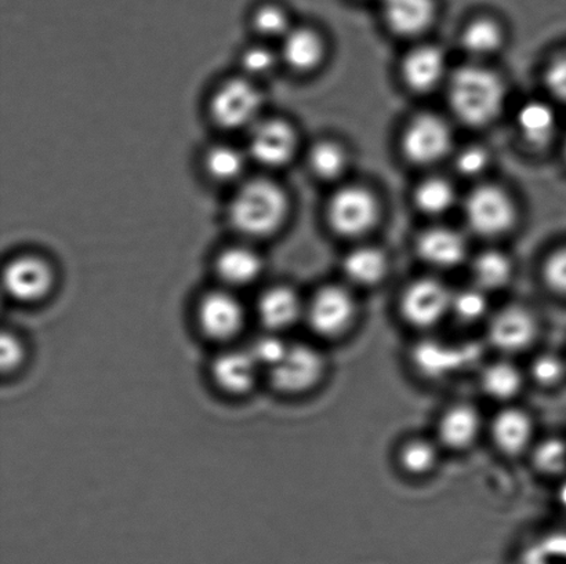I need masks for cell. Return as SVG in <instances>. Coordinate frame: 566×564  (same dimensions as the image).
Instances as JSON below:
<instances>
[{
	"label": "cell",
	"instance_id": "cell-1",
	"mask_svg": "<svg viewBox=\"0 0 566 564\" xmlns=\"http://www.w3.org/2000/svg\"><path fill=\"white\" fill-rule=\"evenodd\" d=\"M287 214L285 192L275 182L248 181L237 191L230 204V221L240 234L264 237L281 228Z\"/></svg>",
	"mask_w": 566,
	"mask_h": 564
},
{
	"label": "cell",
	"instance_id": "cell-2",
	"mask_svg": "<svg viewBox=\"0 0 566 564\" xmlns=\"http://www.w3.org/2000/svg\"><path fill=\"white\" fill-rule=\"evenodd\" d=\"M449 99L454 114L464 124H490L501 113L504 102L503 83L493 72L480 66H463L454 72L449 86Z\"/></svg>",
	"mask_w": 566,
	"mask_h": 564
},
{
	"label": "cell",
	"instance_id": "cell-3",
	"mask_svg": "<svg viewBox=\"0 0 566 564\" xmlns=\"http://www.w3.org/2000/svg\"><path fill=\"white\" fill-rule=\"evenodd\" d=\"M358 307L354 296L342 286H325L315 292L305 309L311 329L325 339L346 334L357 318Z\"/></svg>",
	"mask_w": 566,
	"mask_h": 564
},
{
	"label": "cell",
	"instance_id": "cell-4",
	"mask_svg": "<svg viewBox=\"0 0 566 564\" xmlns=\"http://www.w3.org/2000/svg\"><path fill=\"white\" fill-rule=\"evenodd\" d=\"M453 295L440 280L419 279L408 286L399 301V312L412 328H434L451 312Z\"/></svg>",
	"mask_w": 566,
	"mask_h": 564
},
{
	"label": "cell",
	"instance_id": "cell-5",
	"mask_svg": "<svg viewBox=\"0 0 566 564\" xmlns=\"http://www.w3.org/2000/svg\"><path fill=\"white\" fill-rule=\"evenodd\" d=\"M263 107V96L248 79L223 83L212 98V115L226 129H243L256 124Z\"/></svg>",
	"mask_w": 566,
	"mask_h": 564
},
{
	"label": "cell",
	"instance_id": "cell-6",
	"mask_svg": "<svg viewBox=\"0 0 566 564\" xmlns=\"http://www.w3.org/2000/svg\"><path fill=\"white\" fill-rule=\"evenodd\" d=\"M326 363L322 353L308 345H289L281 361L270 369L271 383L286 394H300L319 383Z\"/></svg>",
	"mask_w": 566,
	"mask_h": 564
},
{
	"label": "cell",
	"instance_id": "cell-7",
	"mask_svg": "<svg viewBox=\"0 0 566 564\" xmlns=\"http://www.w3.org/2000/svg\"><path fill=\"white\" fill-rule=\"evenodd\" d=\"M465 217L471 228L481 235L503 234L514 223V207L510 198L496 187H481L465 203Z\"/></svg>",
	"mask_w": 566,
	"mask_h": 564
},
{
	"label": "cell",
	"instance_id": "cell-8",
	"mask_svg": "<svg viewBox=\"0 0 566 564\" xmlns=\"http://www.w3.org/2000/svg\"><path fill=\"white\" fill-rule=\"evenodd\" d=\"M327 214L337 234L358 236L375 225L377 204L368 191L348 187L333 196Z\"/></svg>",
	"mask_w": 566,
	"mask_h": 564
},
{
	"label": "cell",
	"instance_id": "cell-9",
	"mask_svg": "<svg viewBox=\"0 0 566 564\" xmlns=\"http://www.w3.org/2000/svg\"><path fill=\"white\" fill-rule=\"evenodd\" d=\"M539 324L534 312L521 306L501 309L491 319L488 337L496 350L504 353H517L534 344Z\"/></svg>",
	"mask_w": 566,
	"mask_h": 564
},
{
	"label": "cell",
	"instance_id": "cell-10",
	"mask_svg": "<svg viewBox=\"0 0 566 564\" xmlns=\"http://www.w3.org/2000/svg\"><path fill=\"white\" fill-rule=\"evenodd\" d=\"M296 149V135L286 121L258 120L249 135V153L259 163L280 168L292 159Z\"/></svg>",
	"mask_w": 566,
	"mask_h": 564
},
{
	"label": "cell",
	"instance_id": "cell-11",
	"mask_svg": "<svg viewBox=\"0 0 566 564\" xmlns=\"http://www.w3.org/2000/svg\"><path fill=\"white\" fill-rule=\"evenodd\" d=\"M452 137L448 125L434 115H421L403 136V151L415 163L427 164L446 157Z\"/></svg>",
	"mask_w": 566,
	"mask_h": 564
},
{
	"label": "cell",
	"instance_id": "cell-12",
	"mask_svg": "<svg viewBox=\"0 0 566 564\" xmlns=\"http://www.w3.org/2000/svg\"><path fill=\"white\" fill-rule=\"evenodd\" d=\"M3 286L6 292L14 300H41L52 289L53 270L39 257L14 258L4 268Z\"/></svg>",
	"mask_w": 566,
	"mask_h": 564
},
{
	"label": "cell",
	"instance_id": "cell-13",
	"mask_svg": "<svg viewBox=\"0 0 566 564\" xmlns=\"http://www.w3.org/2000/svg\"><path fill=\"white\" fill-rule=\"evenodd\" d=\"M198 318L205 333L212 339L226 340L240 331L243 309L240 301L230 292L214 291L203 297Z\"/></svg>",
	"mask_w": 566,
	"mask_h": 564
},
{
	"label": "cell",
	"instance_id": "cell-14",
	"mask_svg": "<svg viewBox=\"0 0 566 564\" xmlns=\"http://www.w3.org/2000/svg\"><path fill=\"white\" fill-rule=\"evenodd\" d=\"M491 434L493 444L504 456H520L530 449L534 438V422L523 408H504L493 418Z\"/></svg>",
	"mask_w": 566,
	"mask_h": 564
},
{
	"label": "cell",
	"instance_id": "cell-15",
	"mask_svg": "<svg viewBox=\"0 0 566 564\" xmlns=\"http://www.w3.org/2000/svg\"><path fill=\"white\" fill-rule=\"evenodd\" d=\"M482 429L481 414L474 406L454 405L442 414L438 423V439L447 449L462 451L479 439Z\"/></svg>",
	"mask_w": 566,
	"mask_h": 564
},
{
	"label": "cell",
	"instance_id": "cell-16",
	"mask_svg": "<svg viewBox=\"0 0 566 564\" xmlns=\"http://www.w3.org/2000/svg\"><path fill=\"white\" fill-rule=\"evenodd\" d=\"M259 370V363L249 350L221 353L213 364L216 383L232 394H242L251 389Z\"/></svg>",
	"mask_w": 566,
	"mask_h": 564
},
{
	"label": "cell",
	"instance_id": "cell-17",
	"mask_svg": "<svg viewBox=\"0 0 566 564\" xmlns=\"http://www.w3.org/2000/svg\"><path fill=\"white\" fill-rule=\"evenodd\" d=\"M388 25L399 35H416L431 24L434 0H381Z\"/></svg>",
	"mask_w": 566,
	"mask_h": 564
},
{
	"label": "cell",
	"instance_id": "cell-18",
	"mask_svg": "<svg viewBox=\"0 0 566 564\" xmlns=\"http://www.w3.org/2000/svg\"><path fill=\"white\" fill-rule=\"evenodd\" d=\"M419 254L432 267L454 268L464 259L465 243L463 237L452 230H431L420 237Z\"/></svg>",
	"mask_w": 566,
	"mask_h": 564
},
{
	"label": "cell",
	"instance_id": "cell-19",
	"mask_svg": "<svg viewBox=\"0 0 566 564\" xmlns=\"http://www.w3.org/2000/svg\"><path fill=\"white\" fill-rule=\"evenodd\" d=\"M303 312L305 309L297 292L285 286L265 291L259 301V317L271 330L291 328Z\"/></svg>",
	"mask_w": 566,
	"mask_h": 564
},
{
	"label": "cell",
	"instance_id": "cell-20",
	"mask_svg": "<svg viewBox=\"0 0 566 564\" xmlns=\"http://www.w3.org/2000/svg\"><path fill=\"white\" fill-rule=\"evenodd\" d=\"M446 71V58L440 49L424 46L416 49L405 60L403 77L413 91L426 92L441 81Z\"/></svg>",
	"mask_w": 566,
	"mask_h": 564
},
{
	"label": "cell",
	"instance_id": "cell-21",
	"mask_svg": "<svg viewBox=\"0 0 566 564\" xmlns=\"http://www.w3.org/2000/svg\"><path fill=\"white\" fill-rule=\"evenodd\" d=\"M282 58L297 71L315 68L324 55V44L314 31L298 28L291 30L282 39Z\"/></svg>",
	"mask_w": 566,
	"mask_h": 564
},
{
	"label": "cell",
	"instance_id": "cell-22",
	"mask_svg": "<svg viewBox=\"0 0 566 564\" xmlns=\"http://www.w3.org/2000/svg\"><path fill=\"white\" fill-rule=\"evenodd\" d=\"M262 269V259L252 248L237 246L227 248L218 259L220 278L232 286L251 284Z\"/></svg>",
	"mask_w": 566,
	"mask_h": 564
},
{
	"label": "cell",
	"instance_id": "cell-23",
	"mask_svg": "<svg viewBox=\"0 0 566 564\" xmlns=\"http://www.w3.org/2000/svg\"><path fill=\"white\" fill-rule=\"evenodd\" d=\"M344 273L347 278L359 286L379 285L387 274L388 264L382 254L376 248H357L344 259Z\"/></svg>",
	"mask_w": 566,
	"mask_h": 564
},
{
	"label": "cell",
	"instance_id": "cell-24",
	"mask_svg": "<svg viewBox=\"0 0 566 564\" xmlns=\"http://www.w3.org/2000/svg\"><path fill=\"white\" fill-rule=\"evenodd\" d=\"M524 377L513 363L496 362L490 364L481 375L482 391L493 401L514 400L523 390Z\"/></svg>",
	"mask_w": 566,
	"mask_h": 564
},
{
	"label": "cell",
	"instance_id": "cell-25",
	"mask_svg": "<svg viewBox=\"0 0 566 564\" xmlns=\"http://www.w3.org/2000/svg\"><path fill=\"white\" fill-rule=\"evenodd\" d=\"M556 115L546 104L530 103L520 110V130L534 146H546L556 132Z\"/></svg>",
	"mask_w": 566,
	"mask_h": 564
},
{
	"label": "cell",
	"instance_id": "cell-26",
	"mask_svg": "<svg viewBox=\"0 0 566 564\" xmlns=\"http://www.w3.org/2000/svg\"><path fill=\"white\" fill-rule=\"evenodd\" d=\"M513 265L501 252H485L476 257L473 276L481 290H499L512 279Z\"/></svg>",
	"mask_w": 566,
	"mask_h": 564
},
{
	"label": "cell",
	"instance_id": "cell-27",
	"mask_svg": "<svg viewBox=\"0 0 566 564\" xmlns=\"http://www.w3.org/2000/svg\"><path fill=\"white\" fill-rule=\"evenodd\" d=\"M440 450L434 441L416 438L405 441L398 453L399 467L412 477H424L434 471Z\"/></svg>",
	"mask_w": 566,
	"mask_h": 564
},
{
	"label": "cell",
	"instance_id": "cell-28",
	"mask_svg": "<svg viewBox=\"0 0 566 564\" xmlns=\"http://www.w3.org/2000/svg\"><path fill=\"white\" fill-rule=\"evenodd\" d=\"M209 175L219 181H232L241 177L247 168L245 155L232 146H218L210 149L205 158Z\"/></svg>",
	"mask_w": 566,
	"mask_h": 564
},
{
	"label": "cell",
	"instance_id": "cell-29",
	"mask_svg": "<svg viewBox=\"0 0 566 564\" xmlns=\"http://www.w3.org/2000/svg\"><path fill=\"white\" fill-rule=\"evenodd\" d=\"M502 43V31L491 20H476L465 28L463 33L464 47L475 55H486L496 52Z\"/></svg>",
	"mask_w": 566,
	"mask_h": 564
},
{
	"label": "cell",
	"instance_id": "cell-30",
	"mask_svg": "<svg viewBox=\"0 0 566 564\" xmlns=\"http://www.w3.org/2000/svg\"><path fill=\"white\" fill-rule=\"evenodd\" d=\"M454 191L448 181L431 179L423 182L416 192V203L429 214L446 213L452 206Z\"/></svg>",
	"mask_w": 566,
	"mask_h": 564
},
{
	"label": "cell",
	"instance_id": "cell-31",
	"mask_svg": "<svg viewBox=\"0 0 566 564\" xmlns=\"http://www.w3.org/2000/svg\"><path fill=\"white\" fill-rule=\"evenodd\" d=\"M347 158L335 142H319L310 155L311 168L322 179H336L346 168Z\"/></svg>",
	"mask_w": 566,
	"mask_h": 564
},
{
	"label": "cell",
	"instance_id": "cell-32",
	"mask_svg": "<svg viewBox=\"0 0 566 564\" xmlns=\"http://www.w3.org/2000/svg\"><path fill=\"white\" fill-rule=\"evenodd\" d=\"M451 312L463 323H476L488 312L484 290L480 287L457 292L452 298Z\"/></svg>",
	"mask_w": 566,
	"mask_h": 564
},
{
	"label": "cell",
	"instance_id": "cell-33",
	"mask_svg": "<svg viewBox=\"0 0 566 564\" xmlns=\"http://www.w3.org/2000/svg\"><path fill=\"white\" fill-rule=\"evenodd\" d=\"M254 30L265 38H285L292 30L289 24V15L279 4H263L254 11Z\"/></svg>",
	"mask_w": 566,
	"mask_h": 564
},
{
	"label": "cell",
	"instance_id": "cell-34",
	"mask_svg": "<svg viewBox=\"0 0 566 564\" xmlns=\"http://www.w3.org/2000/svg\"><path fill=\"white\" fill-rule=\"evenodd\" d=\"M534 461L542 473H563L566 469V441L556 438L543 440L536 447Z\"/></svg>",
	"mask_w": 566,
	"mask_h": 564
},
{
	"label": "cell",
	"instance_id": "cell-35",
	"mask_svg": "<svg viewBox=\"0 0 566 564\" xmlns=\"http://www.w3.org/2000/svg\"><path fill=\"white\" fill-rule=\"evenodd\" d=\"M531 375L543 389L562 384L566 375V362L556 353H542L532 363Z\"/></svg>",
	"mask_w": 566,
	"mask_h": 564
},
{
	"label": "cell",
	"instance_id": "cell-36",
	"mask_svg": "<svg viewBox=\"0 0 566 564\" xmlns=\"http://www.w3.org/2000/svg\"><path fill=\"white\" fill-rule=\"evenodd\" d=\"M291 344H286L285 341L281 340L280 337L269 334L259 337L258 340L252 342V345L248 348L251 351L254 359L259 363L260 369H273L279 363L287 348Z\"/></svg>",
	"mask_w": 566,
	"mask_h": 564
},
{
	"label": "cell",
	"instance_id": "cell-37",
	"mask_svg": "<svg viewBox=\"0 0 566 564\" xmlns=\"http://www.w3.org/2000/svg\"><path fill=\"white\" fill-rule=\"evenodd\" d=\"M543 279L548 290L566 300V247L559 248L547 258Z\"/></svg>",
	"mask_w": 566,
	"mask_h": 564
},
{
	"label": "cell",
	"instance_id": "cell-38",
	"mask_svg": "<svg viewBox=\"0 0 566 564\" xmlns=\"http://www.w3.org/2000/svg\"><path fill=\"white\" fill-rule=\"evenodd\" d=\"M276 55L269 47L253 46L242 55V66L248 75L260 77L275 68Z\"/></svg>",
	"mask_w": 566,
	"mask_h": 564
},
{
	"label": "cell",
	"instance_id": "cell-39",
	"mask_svg": "<svg viewBox=\"0 0 566 564\" xmlns=\"http://www.w3.org/2000/svg\"><path fill=\"white\" fill-rule=\"evenodd\" d=\"M546 81L554 96L566 104V52L559 54L548 66Z\"/></svg>",
	"mask_w": 566,
	"mask_h": 564
},
{
	"label": "cell",
	"instance_id": "cell-40",
	"mask_svg": "<svg viewBox=\"0 0 566 564\" xmlns=\"http://www.w3.org/2000/svg\"><path fill=\"white\" fill-rule=\"evenodd\" d=\"M488 157L480 148L465 149L458 158V169L465 175L480 174L485 169Z\"/></svg>",
	"mask_w": 566,
	"mask_h": 564
},
{
	"label": "cell",
	"instance_id": "cell-41",
	"mask_svg": "<svg viewBox=\"0 0 566 564\" xmlns=\"http://www.w3.org/2000/svg\"><path fill=\"white\" fill-rule=\"evenodd\" d=\"M21 358L20 341L13 334L3 333L2 341H0V362H2V369H14L20 363Z\"/></svg>",
	"mask_w": 566,
	"mask_h": 564
},
{
	"label": "cell",
	"instance_id": "cell-42",
	"mask_svg": "<svg viewBox=\"0 0 566 564\" xmlns=\"http://www.w3.org/2000/svg\"><path fill=\"white\" fill-rule=\"evenodd\" d=\"M565 157H566V142H565Z\"/></svg>",
	"mask_w": 566,
	"mask_h": 564
}]
</instances>
